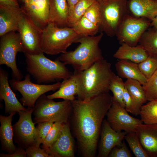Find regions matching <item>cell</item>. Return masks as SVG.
I'll return each mask as SVG.
<instances>
[{
    "instance_id": "obj_1",
    "label": "cell",
    "mask_w": 157,
    "mask_h": 157,
    "mask_svg": "<svg viewBox=\"0 0 157 157\" xmlns=\"http://www.w3.org/2000/svg\"><path fill=\"white\" fill-rule=\"evenodd\" d=\"M76 137L82 155L96 154L98 139L105 117L112 105L113 96L106 92L87 101H71Z\"/></svg>"
},
{
    "instance_id": "obj_2",
    "label": "cell",
    "mask_w": 157,
    "mask_h": 157,
    "mask_svg": "<svg viewBox=\"0 0 157 157\" xmlns=\"http://www.w3.org/2000/svg\"><path fill=\"white\" fill-rule=\"evenodd\" d=\"M78 73L79 88L77 95L78 99L85 101L109 92L111 81L116 75L112 70L110 63L104 59Z\"/></svg>"
},
{
    "instance_id": "obj_3",
    "label": "cell",
    "mask_w": 157,
    "mask_h": 157,
    "mask_svg": "<svg viewBox=\"0 0 157 157\" xmlns=\"http://www.w3.org/2000/svg\"><path fill=\"white\" fill-rule=\"evenodd\" d=\"M103 33L97 35L81 36L77 41L80 43L74 51L61 53L57 59L65 65H71L74 72L86 70L96 62L104 59L99 43Z\"/></svg>"
},
{
    "instance_id": "obj_4",
    "label": "cell",
    "mask_w": 157,
    "mask_h": 157,
    "mask_svg": "<svg viewBox=\"0 0 157 157\" xmlns=\"http://www.w3.org/2000/svg\"><path fill=\"white\" fill-rule=\"evenodd\" d=\"M25 56L27 71L39 84L63 80L73 74L63 62L49 59L42 52L37 54L26 53Z\"/></svg>"
},
{
    "instance_id": "obj_5",
    "label": "cell",
    "mask_w": 157,
    "mask_h": 157,
    "mask_svg": "<svg viewBox=\"0 0 157 157\" xmlns=\"http://www.w3.org/2000/svg\"><path fill=\"white\" fill-rule=\"evenodd\" d=\"M81 36L72 27H59L48 23L42 30L40 43L41 50L51 55L65 53L73 43H77Z\"/></svg>"
},
{
    "instance_id": "obj_6",
    "label": "cell",
    "mask_w": 157,
    "mask_h": 157,
    "mask_svg": "<svg viewBox=\"0 0 157 157\" xmlns=\"http://www.w3.org/2000/svg\"><path fill=\"white\" fill-rule=\"evenodd\" d=\"M72 107L69 100L56 102L44 94L37 101L33 114L35 123L44 122H68Z\"/></svg>"
},
{
    "instance_id": "obj_7",
    "label": "cell",
    "mask_w": 157,
    "mask_h": 157,
    "mask_svg": "<svg viewBox=\"0 0 157 157\" xmlns=\"http://www.w3.org/2000/svg\"><path fill=\"white\" fill-rule=\"evenodd\" d=\"M128 0H104L99 1L101 20L99 29L108 36L115 35L117 30L126 16L129 14Z\"/></svg>"
},
{
    "instance_id": "obj_8",
    "label": "cell",
    "mask_w": 157,
    "mask_h": 157,
    "mask_svg": "<svg viewBox=\"0 0 157 157\" xmlns=\"http://www.w3.org/2000/svg\"><path fill=\"white\" fill-rule=\"evenodd\" d=\"M30 77L31 75L28 74L23 80L13 78L9 81L11 87L21 94L20 102L23 106L33 108L41 96L49 91L58 90L61 84L59 81L52 84H35L31 81Z\"/></svg>"
},
{
    "instance_id": "obj_9",
    "label": "cell",
    "mask_w": 157,
    "mask_h": 157,
    "mask_svg": "<svg viewBox=\"0 0 157 157\" xmlns=\"http://www.w3.org/2000/svg\"><path fill=\"white\" fill-rule=\"evenodd\" d=\"M19 52H23V49L18 33L12 31L0 37V65L10 68L13 78L21 80L23 76L16 62L17 53Z\"/></svg>"
},
{
    "instance_id": "obj_10",
    "label": "cell",
    "mask_w": 157,
    "mask_h": 157,
    "mask_svg": "<svg viewBox=\"0 0 157 157\" xmlns=\"http://www.w3.org/2000/svg\"><path fill=\"white\" fill-rule=\"evenodd\" d=\"M42 31L23 9L19 21L17 31L23 53L37 54L42 52L40 46Z\"/></svg>"
},
{
    "instance_id": "obj_11",
    "label": "cell",
    "mask_w": 157,
    "mask_h": 157,
    "mask_svg": "<svg viewBox=\"0 0 157 157\" xmlns=\"http://www.w3.org/2000/svg\"><path fill=\"white\" fill-rule=\"evenodd\" d=\"M151 21L144 18L134 17L130 14L118 28L115 35L121 44L137 45L141 36L150 26Z\"/></svg>"
},
{
    "instance_id": "obj_12",
    "label": "cell",
    "mask_w": 157,
    "mask_h": 157,
    "mask_svg": "<svg viewBox=\"0 0 157 157\" xmlns=\"http://www.w3.org/2000/svg\"><path fill=\"white\" fill-rule=\"evenodd\" d=\"M33 111V108L28 107L18 113L19 119L13 126L15 142L25 149L35 145L36 127L32 118Z\"/></svg>"
},
{
    "instance_id": "obj_13",
    "label": "cell",
    "mask_w": 157,
    "mask_h": 157,
    "mask_svg": "<svg viewBox=\"0 0 157 157\" xmlns=\"http://www.w3.org/2000/svg\"><path fill=\"white\" fill-rule=\"evenodd\" d=\"M107 121L112 128L117 132L127 133L135 132L136 126L143 123L141 119L130 115L125 108L113 99L111 106L106 115Z\"/></svg>"
},
{
    "instance_id": "obj_14",
    "label": "cell",
    "mask_w": 157,
    "mask_h": 157,
    "mask_svg": "<svg viewBox=\"0 0 157 157\" xmlns=\"http://www.w3.org/2000/svg\"><path fill=\"white\" fill-rule=\"evenodd\" d=\"M101 138L98 156L107 157L113 149L121 144L127 133L113 129L106 120H104L101 131Z\"/></svg>"
},
{
    "instance_id": "obj_15",
    "label": "cell",
    "mask_w": 157,
    "mask_h": 157,
    "mask_svg": "<svg viewBox=\"0 0 157 157\" xmlns=\"http://www.w3.org/2000/svg\"><path fill=\"white\" fill-rule=\"evenodd\" d=\"M51 157H74V142L68 122L64 123L56 140L49 149Z\"/></svg>"
},
{
    "instance_id": "obj_16",
    "label": "cell",
    "mask_w": 157,
    "mask_h": 157,
    "mask_svg": "<svg viewBox=\"0 0 157 157\" xmlns=\"http://www.w3.org/2000/svg\"><path fill=\"white\" fill-rule=\"evenodd\" d=\"M8 74L2 68L0 69V99L3 100L5 104V112L10 114L13 112L18 113L26 110L17 98L11 89L8 81Z\"/></svg>"
},
{
    "instance_id": "obj_17",
    "label": "cell",
    "mask_w": 157,
    "mask_h": 157,
    "mask_svg": "<svg viewBox=\"0 0 157 157\" xmlns=\"http://www.w3.org/2000/svg\"><path fill=\"white\" fill-rule=\"evenodd\" d=\"M22 8L42 30L48 23L49 0H28Z\"/></svg>"
},
{
    "instance_id": "obj_18",
    "label": "cell",
    "mask_w": 157,
    "mask_h": 157,
    "mask_svg": "<svg viewBox=\"0 0 157 157\" xmlns=\"http://www.w3.org/2000/svg\"><path fill=\"white\" fill-rule=\"evenodd\" d=\"M135 132L149 157H157V124H139Z\"/></svg>"
},
{
    "instance_id": "obj_19",
    "label": "cell",
    "mask_w": 157,
    "mask_h": 157,
    "mask_svg": "<svg viewBox=\"0 0 157 157\" xmlns=\"http://www.w3.org/2000/svg\"><path fill=\"white\" fill-rule=\"evenodd\" d=\"M23 11L21 7L0 6V36L18 30V22Z\"/></svg>"
},
{
    "instance_id": "obj_20",
    "label": "cell",
    "mask_w": 157,
    "mask_h": 157,
    "mask_svg": "<svg viewBox=\"0 0 157 157\" xmlns=\"http://www.w3.org/2000/svg\"><path fill=\"white\" fill-rule=\"evenodd\" d=\"M129 14L147 18L151 22L157 16V0H128Z\"/></svg>"
},
{
    "instance_id": "obj_21",
    "label": "cell",
    "mask_w": 157,
    "mask_h": 157,
    "mask_svg": "<svg viewBox=\"0 0 157 157\" xmlns=\"http://www.w3.org/2000/svg\"><path fill=\"white\" fill-rule=\"evenodd\" d=\"M48 23L59 27H67L69 9L66 0H49Z\"/></svg>"
},
{
    "instance_id": "obj_22",
    "label": "cell",
    "mask_w": 157,
    "mask_h": 157,
    "mask_svg": "<svg viewBox=\"0 0 157 157\" xmlns=\"http://www.w3.org/2000/svg\"><path fill=\"white\" fill-rule=\"evenodd\" d=\"M16 112H13L7 116L0 115V140L1 149L10 154L14 152L17 147L13 142L14 137L12 122Z\"/></svg>"
},
{
    "instance_id": "obj_23",
    "label": "cell",
    "mask_w": 157,
    "mask_h": 157,
    "mask_svg": "<svg viewBox=\"0 0 157 157\" xmlns=\"http://www.w3.org/2000/svg\"><path fill=\"white\" fill-rule=\"evenodd\" d=\"M79 88L78 73L74 72L68 78L63 80L59 88L54 93L47 96L50 99H62L72 101L75 99Z\"/></svg>"
},
{
    "instance_id": "obj_24",
    "label": "cell",
    "mask_w": 157,
    "mask_h": 157,
    "mask_svg": "<svg viewBox=\"0 0 157 157\" xmlns=\"http://www.w3.org/2000/svg\"><path fill=\"white\" fill-rule=\"evenodd\" d=\"M118 76L121 78L137 80L144 85L147 79L140 70L138 64L126 60H119L115 65Z\"/></svg>"
},
{
    "instance_id": "obj_25",
    "label": "cell",
    "mask_w": 157,
    "mask_h": 157,
    "mask_svg": "<svg viewBox=\"0 0 157 157\" xmlns=\"http://www.w3.org/2000/svg\"><path fill=\"white\" fill-rule=\"evenodd\" d=\"M148 55L141 45L135 46L123 43L113 55L119 60H128L139 64L146 59Z\"/></svg>"
},
{
    "instance_id": "obj_26",
    "label": "cell",
    "mask_w": 157,
    "mask_h": 157,
    "mask_svg": "<svg viewBox=\"0 0 157 157\" xmlns=\"http://www.w3.org/2000/svg\"><path fill=\"white\" fill-rule=\"evenodd\" d=\"M125 86L134 103L138 115H140L142 106L147 101L142 84L133 79H127Z\"/></svg>"
},
{
    "instance_id": "obj_27",
    "label": "cell",
    "mask_w": 157,
    "mask_h": 157,
    "mask_svg": "<svg viewBox=\"0 0 157 157\" xmlns=\"http://www.w3.org/2000/svg\"><path fill=\"white\" fill-rule=\"evenodd\" d=\"M138 43L148 56L157 57V29L149 28L143 33Z\"/></svg>"
},
{
    "instance_id": "obj_28",
    "label": "cell",
    "mask_w": 157,
    "mask_h": 157,
    "mask_svg": "<svg viewBox=\"0 0 157 157\" xmlns=\"http://www.w3.org/2000/svg\"><path fill=\"white\" fill-rule=\"evenodd\" d=\"M72 28L77 34L81 36L95 35L99 30L98 26L83 16L75 23Z\"/></svg>"
},
{
    "instance_id": "obj_29",
    "label": "cell",
    "mask_w": 157,
    "mask_h": 157,
    "mask_svg": "<svg viewBox=\"0 0 157 157\" xmlns=\"http://www.w3.org/2000/svg\"><path fill=\"white\" fill-rule=\"evenodd\" d=\"M96 0H80L69 13L67 27H72L84 15L87 9Z\"/></svg>"
},
{
    "instance_id": "obj_30",
    "label": "cell",
    "mask_w": 157,
    "mask_h": 157,
    "mask_svg": "<svg viewBox=\"0 0 157 157\" xmlns=\"http://www.w3.org/2000/svg\"><path fill=\"white\" fill-rule=\"evenodd\" d=\"M140 115L143 123L148 124H157V100H153L143 105Z\"/></svg>"
},
{
    "instance_id": "obj_31",
    "label": "cell",
    "mask_w": 157,
    "mask_h": 157,
    "mask_svg": "<svg viewBox=\"0 0 157 157\" xmlns=\"http://www.w3.org/2000/svg\"><path fill=\"white\" fill-rule=\"evenodd\" d=\"M125 88L124 82L122 78L116 75L112 79L109 86V90L113 94V99L122 107L125 108L123 94Z\"/></svg>"
},
{
    "instance_id": "obj_32",
    "label": "cell",
    "mask_w": 157,
    "mask_h": 157,
    "mask_svg": "<svg viewBox=\"0 0 157 157\" xmlns=\"http://www.w3.org/2000/svg\"><path fill=\"white\" fill-rule=\"evenodd\" d=\"M124 139L135 157H149L142 147L135 132H132L127 133L125 136Z\"/></svg>"
},
{
    "instance_id": "obj_33",
    "label": "cell",
    "mask_w": 157,
    "mask_h": 157,
    "mask_svg": "<svg viewBox=\"0 0 157 157\" xmlns=\"http://www.w3.org/2000/svg\"><path fill=\"white\" fill-rule=\"evenodd\" d=\"M138 64L140 70L148 79L157 70V57L149 56L144 60Z\"/></svg>"
},
{
    "instance_id": "obj_34",
    "label": "cell",
    "mask_w": 157,
    "mask_h": 157,
    "mask_svg": "<svg viewBox=\"0 0 157 157\" xmlns=\"http://www.w3.org/2000/svg\"><path fill=\"white\" fill-rule=\"evenodd\" d=\"M63 123L59 122L54 123L42 143V148L45 149L48 153L49 148L58 137L63 128Z\"/></svg>"
},
{
    "instance_id": "obj_35",
    "label": "cell",
    "mask_w": 157,
    "mask_h": 157,
    "mask_svg": "<svg viewBox=\"0 0 157 157\" xmlns=\"http://www.w3.org/2000/svg\"><path fill=\"white\" fill-rule=\"evenodd\" d=\"M142 86L147 101L157 100V70Z\"/></svg>"
},
{
    "instance_id": "obj_36",
    "label": "cell",
    "mask_w": 157,
    "mask_h": 157,
    "mask_svg": "<svg viewBox=\"0 0 157 157\" xmlns=\"http://www.w3.org/2000/svg\"><path fill=\"white\" fill-rule=\"evenodd\" d=\"M54 123L44 122L37 124L36 127L35 145L40 147L42 144Z\"/></svg>"
},
{
    "instance_id": "obj_37",
    "label": "cell",
    "mask_w": 157,
    "mask_h": 157,
    "mask_svg": "<svg viewBox=\"0 0 157 157\" xmlns=\"http://www.w3.org/2000/svg\"><path fill=\"white\" fill-rule=\"evenodd\" d=\"M83 16L99 27L101 20L99 2L96 0L86 10Z\"/></svg>"
},
{
    "instance_id": "obj_38",
    "label": "cell",
    "mask_w": 157,
    "mask_h": 157,
    "mask_svg": "<svg viewBox=\"0 0 157 157\" xmlns=\"http://www.w3.org/2000/svg\"><path fill=\"white\" fill-rule=\"evenodd\" d=\"M110 157H131L132 156L124 141L119 145L113 148L109 156Z\"/></svg>"
},
{
    "instance_id": "obj_39",
    "label": "cell",
    "mask_w": 157,
    "mask_h": 157,
    "mask_svg": "<svg viewBox=\"0 0 157 157\" xmlns=\"http://www.w3.org/2000/svg\"><path fill=\"white\" fill-rule=\"evenodd\" d=\"M27 157H51L44 149L41 148L33 145L26 149Z\"/></svg>"
},
{
    "instance_id": "obj_40",
    "label": "cell",
    "mask_w": 157,
    "mask_h": 157,
    "mask_svg": "<svg viewBox=\"0 0 157 157\" xmlns=\"http://www.w3.org/2000/svg\"><path fill=\"white\" fill-rule=\"evenodd\" d=\"M123 99L126 110L133 115H138L133 100L126 88L124 93Z\"/></svg>"
},
{
    "instance_id": "obj_41",
    "label": "cell",
    "mask_w": 157,
    "mask_h": 157,
    "mask_svg": "<svg viewBox=\"0 0 157 157\" xmlns=\"http://www.w3.org/2000/svg\"><path fill=\"white\" fill-rule=\"evenodd\" d=\"M0 157H27V154L25 149L18 147H17L15 151L13 153L10 154H4L1 153Z\"/></svg>"
},
{
    "instance_id": "obj_42",
    "label": "cell",
    "mask_w": 157,
    "mask_h": 157,
    "mask_svg": "<svg viewBox=\"0 0 157 157\" xmlns=\"http://www.w3.org/2000/svg\"><path fill=\"white\" fill-rule=\"evenodd\" d=\"M0 6L20 7L17 0H0Z\"/></svg>"
},
{
    "instance_id": "obj_43",
    "label": "cell",
    "mask_w": 157,
    "mask_h": 157,
    "mask_svg": "<svg viewBox=\"0 0 157 157\" xmlns=\"http://www.w3.org/2000/svg\"><path fill=\"white\" fill-rule=\"evenodd\" d=\"M80 0H66L68 4L69 13Z\"/></svg>"
},
{
    "instance_id": "obj_44",
    "label": "cell",
    "mask_w": 157,
    "mask_h": 157,
    "mask_svg": "<svg viewBox=\"0 0 157 157\" xmlns=\"http://www.w3.org/2000/svg\"><path fill=\"white\" fill-rule=\"evenodd\" d=\"M150 26L157 29V16L151 22Z\"/></svg>"
},
{
    "instance_id": "obj_45",
    "label": "cell",
    "mask_w": 157,
    "mask_h": 157,
    "mask_svg": "<svg viewBox=\"0 0 157 157\" xmlns=\"http://www.w3.org/2000/svg\"><path fill=\"white\" fill-rule=\"evenodd\" d=\"M17 0L18 1H20V2H22L23 3H25L28 0Z\"/></svg>"
},
{
    "instance_id": "obj_46",
    "label": "cell",
    "mask_w": 157,
    "mask_h": 157,
    "mask_svg": "<svg viewBox=\"0 0 157 157\" xmlns=\"http://www.w3.org/2000/svg\"><path fill=\"white\" fill-rule=\"evenodd\" d=\"M97 0L98 1H103L104 0Z\"/></svg>"
}]
</instances>
